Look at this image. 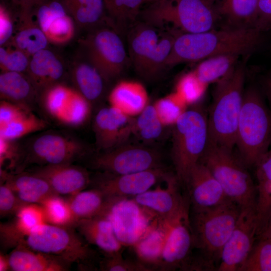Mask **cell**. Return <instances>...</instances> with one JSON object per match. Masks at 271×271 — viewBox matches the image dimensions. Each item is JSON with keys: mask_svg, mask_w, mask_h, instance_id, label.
<instances>
[{"mask_svg": "<svg viewBox=\"0 0 271 271\" xmlns=\"http://www.w3.org/2000/svg\"><path fill=\"white\" fill-rule=\"evenodd\" d=\"M39 204L43 209L47 223L59 226H74L75 222L67 200L60 195H52Z\"/></svg>", "mask_w": 271, "mask_h": 271, "instance_id": "36", "label": "cell"}, {"mask_svg": "<svg viewBox=\"0 0 271 271\" xmlns=\"http://www.w3.org/2000/svg\"><path fill=\"white\" fill-rule=\"evenodd\" d=\"M10 269L14 271H65L70 263L61 258L18 245L8 255Z\"/></svg>", "mask_w": 271, "mask_h": 271, "instance_id": "23", "label": "cell"}, {"mask_svg": "<svg viewBox=\"0 0 271 271\" xmlns=\"http://www.w3.org/2000/svg\"><path fill=\"white\" fill-rule=\"evenodd\" d=\"M47 126L45 121L31 112L0 128V137L15 141L28 134L41 130Z\"/></svg>", "mask_w": 271, "mask_h": 271, "instance_id": "39", "label": "cell"}, {"mask_svg": "<svg viewBox=\"0 0 271 271\" xmlns=\"http://www.w3.org/2000/svg\"><path fill=\"white\" fill-rule=\"evenodd\" d=\"M205 87L191 72L180 79L176 92L188 105L196 103L200 99Z\"/></svg>", "mask_w": 271, "mask_h": 271, "instance_id": "45", "label": "cell"}, {"mask_svg": "<svg viewBox=\"0 0 271 271\" xmlns=\"http://www.w3.org/2000/svg\"><path fill=\"white\" fill-rule=\"evenodd\" d=\"M256 177H261L271 181V146L256 167Z\"/></svg>", "mask_w": 271, "mask_h": 271, "instance_id": "53", "label": "cell"}, {"mask_svg": "<svg viewBox=\"0 0 271 271\" xmlns=\"http://www.w3.org/2000/svg\"><path fill=\"white\" fill-rule=\"evenodd\" d=\"M32 173L45 179L60 195H74L84 190L91 181L85 169L71 164L46 165Z\"/></svg>", "mask_w": 271, "mask_h": 271, "instance_id": "19", "label": "cell"}, {"mask_svg": "<svg viewBox=\"0 0 271 271\" xmlns=\"http://www.w3.org/2000/svg\"><path fill=\"white\" fill-rule=\"evenodd\" d=\"M255 207L243 208L236 225L223 247L218 271H238L250 252L257 236Z\"/></svg>", "mask_w": 271, "mask_h": 271, "instance_id": "14", "label": "cell"}, {"mask_svg": "<svg viewBox=\"0 0 271 271\" xmlns=\"http://www.w3.org/2000/svg\"><path fill=\"white\" fill-rule=\"evenodd\" d=\"M166 182L165 188L159 186L131 198L139 206L163 220L172 219L190 205L189 197L179 191V182L176 175L171 174Z\"/></svg>", "mask_w": 271, "mask_h": 271, "instance_id": "15", "label": "cell"}, {"mask_svg": "<svg viewBox=\"0 0 271 271\" xmlns=\"http://www.w3.org/2000/svg\"><path fill=\"white\" fill-rule=\"evenodd\" d=\"M90 102L75 90L66 106L58 118L65 124L76 126L84 123L90 114Z\"/></svg>", "mask_w": 271, "mask_h": 271, "instance_id": "38", "label": "cell"}, {"mask_svg": "<svg viewBox=\"0 0 271 271\" xmlns=\"http://www.w3.org/2000/svg\"><path fill=\"white\" fill-rule=\"evenodd\" d=\"M186 186L193 210L214 207L229 199L218 181L200 162L191 170Z\"/></svg>", "mask_w": 271, "mask_h": 271, "instance_id": "18", "label": "cell"}, {"mask_svg": "<svg viewBox=\"0 0 271 271\" xmlns=\"http://www.w3.org/2000/svg\"><path fill=\"white\" fill-rule=\"evenodd\" d=\"M72 226L44 223L16 240L15 246L23 245L33 250L58 257L70 264L90 268L95 252Z\"/></svg>", "mask_w": 271, "mask_h": 271, "instance_id": "7", "label": "cell"}, {"mask_svg": "<svg viewBox=\"0 0 271 271\" xmlns=\"http://www.w3.org/2000/svg\"><path fill=\"white\" fill-rule=\"evenodd\" d=\"M271 235V219L269 221L268 224L263 231V232L259 236V238H265Z\"/></svg>", "mask_w": 271, "mask_h": 271, "instance_id": "56", "label": "cell"}, {"mask_svg": "<svg viewBox=\"0 0 271 271\" xmlns=\"http://www.w3.org/2000/svg\"><path fill=\"white\" fill-rule=\"evenodd\" d=\"M172 159L179 183L186 186L209 138L207 116L200 106L186 109L173 125Z\"/></svg>", "mask_w": 271, "mask_h": 271, "instance_id": "8", "label": "cell"}, {"mask_svg": "<svg viewBox=\"0 0 271 271\" xmlns=\"http://www.w3.org/2000/svg\"><path fill=\"white\" fill-rule=\"evenodd\" d=\"M34 1L35 0H20V3L22 4L23 7H24L29 6L32 4Z\"/></svg>", "mask_w": 271, "mask_h": 271, "instance_id": "57", "label": "cell"}, {"mask_svg": "<svg viewBox=\"0 0 271 271\" xmlns=\"http://www.w3.org/2000/svg\"><path fill=\"white\" fill-rule=\"evenodd\" d=\"M19 150L18 146L11 141L0 137V167L2 168L6 163L9 166L15 164L18 156Z\"/></svg>", "mask_w": 271, "mask_h": 271, "instance_id": "50", "label": "cell"}, {"mask_svg": "<svg viewBox=\"0 0 271 271\" xmlns=\"http://www.w3.org/2000/svg\"><path fill=\"white\" fill-rule=\"evenodd\" d=\"M74 89L56 83L45 90L44 105L47 111L58 119L68 103Z\"/></svg>", "mask_w": 271, "mask_h": 271, "instance_id": "42", "label": "cell"}, {"mask_svg": "<svg viewBox=\"0 0 271 271\" xmlns=\"http://www.w3.org/2000/svg\"><path fill=\"white\" fill-rule=\"evenodd\" d=\"M68 14L57 1L41 5L36 13V21L44 33L55 18Z\"/></svg>", "mask_w": 271, "mask_h": 271, "instance_id": "47", "label": "cell"}, {"mask_svg": "<svg viewBox=\"0 0 271 271\" xmlns=\"http://www.w3.org/2000/svg\"><path fill=\"white\" fill-rule=\"evenodd\" d=\"M74 226L88 243L96 246L105 255L122 250L123 245L116 235L112 223L105 216L82 219Z\"/></svg>", "mask_w": 271, "mask_h": 271, "instance_id": "21", "label": "cell"}, {"mask_svg": "<svg viewBox=\"0 0 271 271\" xmlns=\"http://www.w3.org/2000/svg\"><path fill=\"white\" fill-rule=\"evenodd\" d=\"M240 55L223 54L206 58L192 71L199 81L206 86L227 75L237 64Z\"/></svg>", "mask_w": 271, "mask_h": 271, "instance_id": "32", "label": "cell"}, {"mask_svg": "<svg viewBox=\"0 0 271 271\" xmlns=\"http://www.w3.org/2000/svg\"><path fill=\"white\" fill-rule=\"evenodd\" d=\"M92 167L102 172L122 175L163 167L159 152L140 145L124 144L96 156Z\"/></svg>", "mask_w": 271, "mask_h": 271, "instance_id": "10", "label": "cell"}, {"mask_svg": "<svg viewBox=\"0 0 271 271\" xmlns=\"http://www.w3.org/2000/svg\"><path fill=\"white\" fill-rule=\"evenodd\" d=\"M109 25L121 36L140 17L143 0H103Z\"/></svg>", "mask_w": 271, "mask_h": 271, "instance_id": "30", "label": "cell"}, {"mask_svg": "<svg viewBox=\"0 0 271 271\" xmlns=\"http://www.w3.org/2000/svg\"><path fill=\"white\" fill-rule=\"evenodd\" d=\"M244 59L217 81L207 116L209 139L232 150L243 101L245 63Z\"/></svg>", "mask_w": 271, "mask_h": 271, "instance_id": "3", "label": "cell"}, {"mask_svg": "<svg viewBox=\"0 0 271 271\" xmlns=\"http://www.w3.org/2000/svg\"><path fill=\"white\" fill-rule=\"evenodd\" d=\"M261 83L271 106V75L269 74L263 77L261 79Z\"/></svg>", "mask_w": 271, "mask_h": 271, "instance_id": "54", "label": "cell"}, {"mask_svg": "<svg viewBox=\"0 0 271 271\" xmlns=\"http://www.w3.org/2000/svg\"><path fill=\"white\" fill-rule=\"evenodd\" d=\"M10 269L8 256L1 253L0 255V271H6Z\"/></svg>", "mask_w": 271, "mask_h": 271, "instance_id": "55", "label": "cell"}, {"mask_svg": "<svg viewBox=\"0 0 271 271\" xmlns=\"http://www.w3.org/2000/svg\"><path fill=\"white\" fill-rule=\"evenodd\" d=\"M241 210L228 199L214 207L193 210L190 220L194 248L201 252L200 257L194 259L198 269L211 268L215 262L219 263L223 247L236 225Z\"/></svg>", "mask_w": 271, "mask_h": 271, "instance_id": "2", "label": "cell"}, {"mask_svg": "<svg viewBox=\"0 0 271 271\" xmlns=\"http://www.w3.org/2000/svg\"><path fill=\"white\" fill-rule=\"evenodd\" d=\"M67 200L75 224L79 220L103 215L110 198L100 190L92 188L70 196Z\"/></svg>", "mask_w": 271, "mask_h": 271, "instance_id": "27", "label": "cell"}, {"mask_svg": "<svg viewBox=\"0 0 271 271\" xmlns=\"http://www.w3.org/2000/svg\"><path fill=\"white\" fill-rule=\"evenodd\" d=\"M27 71L36 90H45L62 77L64 67L58 56L45 48L31 57Z\"/></svg>", "mask_w": 271, "mask_h": 271, "instance_id": "24", "label": "cell"}, {"mask_svg": "<svg viewBox=\"0 0 271 271\" xmlns=\"http://www.w3.org/2000/svg\"><path fill=\"white\" fill-rule=\"evenodd\" d=\"M188 205L166 222V233L158 269L186 270L194 248Z\"/></svg>", "mask_w": 271, "mask_h": 271, "instance_id": "11", "label": "cell"}, {"mask_svg": "<svg viewBox=\"0 0 271 271\" xmlns=\"http://www.w3.org/2000/svg\"><path fill=\"white\" fill-rule=\"evenodd\" d=\"M238 271H271V239L259 238Z\"/></svg>", "mask_w": 271, "mask_h": 271, "instance_id": "41", "label": "cell"}, {"mask_svg": "<svg viewBox=\"0 0 271 271\" xmlns=\"http://www.w3.org/2000/svg\"><path fill=\"white\" fill-rule=\"evenodd\" d=\"M20 25L11 38L12 46L22 50L29 56L46 48L48 40L33 18L29 9H23Z\"/></svg>", "mask_w": 271, "mask_h": 271, "instance_id": "26", "label": "cell"}, {"mask_svg": "<svg viewBox=\"0 0 271 271\" xmlns=\"http://www.w3.org/2000/svg\"><path fill=\"white\" fill-rule=\"evenodd\" d=\"M258 1L222 0L220 14L236 27L254 28Z\"/></svg>", "mask_w": 271, "mask_h": 271, "instance_id": "34", "label": "cell"}, {"mask_svg": "<svg viewBox=\"0 0 271 271\" xmlns=\"http://www.w3.org/2000/svg\"><path fill=\"white\" fill-rule=\"evenodd\" d=\"M2 176L6 179L5 183L24 204H40L49 196L56 194L45 179L32 172L16 175L4 174Z\"/></svg>", "mask_w": 271, "mask_h": 271, "instance_id": "25", "label": "cell"}, {"mask_svg": "<svg viewBox=\"0 0 271 271\" xmlns=\"http://www.w3.org/2000/svg\"><path fill=\"white\" fill-rule=\"evenodd\" d=\"M265 238H268L271 239V235L270 236H268L267 237H265Z\"/></svg>", "mask_w": 271, "mask_h": 271, "instance_id": "59", "label": "cell"}, {"mask_svg": "<svg viewBox=\"0 0 271 271\" xmlns=\"http://www.w3.org/2000/svg\"><path fill=\"white\" fill-rule=\"evenodd\" d=\"M134 120L111 106L100 109L93 122L97 147L108 151L123 144L132 133Z\"/></svg>", "mask_w": 271, "mask_h": 271, "instance_id": "16", "label": "cell"}, {"mask_svg": "<svg viewBox=\"0 0 271 271\" xmlns=\"http://www.w3.org/2000/svg\"><path fill=\"white\" fill-rule=\"evenodd\" d=\"M31 57L24 52L13 46L0 47V68L2 72L27 71Z\"/></svg>", "mask_w": 271, "mask_h": 271, "instance_id": "44", "label": "cell"}, {"mask_svg": "<svg viewBox=\"0 0 271 271\" xmlns=\"http://www.w3.org/2000/svg\"><path fill=\"white\" fill-rule=\"evenodd\" d=\"M91 181L93 188L109 198L123 199L135 197L149 190L170 176L163 167L137 173L116 175L103 173Z\"/></svg>", "mask_w": 271, "mask_h": 271, "instance_id": "13", "label": "cell"}, {"mask_svg": "<svg viewBox=\"0 0 271 271\" xmlns=\"http://www.w3.org/2000/svg\"><path fill=\"white\" fill-rule=\"evenodd\" d=\"M108 100L110 106L131 117L137 116L149 104L145 87L131 80L118 82L111 89Z\"/></svg>", "mask_w": 271, "mask_h": 271, "instance_id": "22", "label": "cell"}, {"mask_svg": "<svg viewBox=\"0 0 271 271\" xmlns=\"http://www.w3.org/2000/svg\"><path fill=\"white\" fill-rule=\"evenodd\" d=\"M254 28L261 32L271 29V0H259Z\"/></svg>", "mask_w": 271, "mask_h": 271, "instance_id": "51", "label": "cell"}, {"mask_svg": "<svg viewBox=\"0 0 271 271\" xmlns=\"http://www.w3.org/2000/svg\"><path fill=\"white\" fill-rule=\"evenodd\" d=\"M166 233V222L159 219L133 246L139 261L153 269H158Z\"/></svg>", "mask_w": 271, "mask_h": 271, "instance_id": "29", "label": "cell"}, {"mask_svg": "<svg viewBox=\"0 0 271 271\" xmlns=\"http://www.w3.org/2000/svg\"><path fill=\"white\" fill-rule=\"evenodd\" d=\"M261 34L253 27L214 29L197 33L180 32L167 58L166 68L201 61L217 55L246 54L260 45Z\"/></svg>", "mask_w": 271, "mask_h": 271, "instance_id": "1", "label": "cell"}, {"mask_svg": "<svg viewBox=\"0 0 271 271\" xmlns=\"http://www.w3.org/2000/svg\"><path fill=\"white\" fill-rule=\"evenodd\" d=\"M256 199L255 211L257 222V236L259 237L266 228L271 219V181L256 177Z\"/></svg>", "mask_w": 271, "mask_h": 271, "instance_id": "37", "label": "cell"}, {"mask_svg": "<svg viewBox=\"0 0 271 271\" xmlns=\"http://www.w3.org/2000/svg\"><path fill=\"white\" fill-rule=\"evenodd\" d=\"M29 77L23 73L2 72L0 75V96L7 100L27 106L25 102L36 91Z\"/></svg>", "mask_w": 271, "mask_h": 271, "instance_id": "31", "label": "cell"}, {"mask_svg": "<svg viewBox=\"0 0 271 271\" xmlns=\"http://www.w3.org/2000/svg\"><path fill=\"white\" fill-rule=\"evenodd\" d=\"M122 251L105 257L99 263V268L105 271H151L149 266L138 261L124 258Z\"/></svg>", "mask_w": 271, "mask_h": 271, "instance_id": "46", "label": "cell"}, {"mask_svg": "<svg viewBox=\"0 0 271 271\" xmlns=\"http://www.w3.org/2000/svg\"><path fill=\"white\" fill-rule=\"evenodd\" d=\"M199 162L204 164L222 186L226 196L241 209L255 207L256 186L246 166L232 150L220 146L208 138Z\"/></svg>", "mask_w": 271, "mask_h": 271, "instance_id": "6", "label": "cell"}, {"mask_svg": "<svg viewBox=\"0 0 271 271\" xmlns=\"http://www.w3.org/2000/svg\"><path fill=\"white\" fill-rule=\"evenodd\" d=\"M148 211L132 199L111 198L102 215L111 222L123 245H133L156 224L148 225Z\"/></svg>", "mask_w": 271, "mask_h": 271, "instance_id": "12", "label": "cell"}, {"mask_svg": "<svg viewBox=\"0 0 271 271\" xmlns=\"http://www.w3.org/2000/svg\"><path fill=\"white\" fill-rule=\"evenodd\" d=\"M14 26L9 13L2 6L0 7V45L6 44L13 36Z\"/></svg>", "mask_w": 271, "mask_h": 271, "instance_id": "52", "label": "cell"}, {"mask_svg": "<svg viewBox=\"0 0 271 271\" xmlns=\"http://www.w3.org/2000/svg\"><path fill=\"white\" fill-rule=\"evenodd\" d=\"M83 43L88 61L105 81L119 77L130 63L122 36L111 26L93 29Z\"/></svg>", "mask_w": 271, "mask_h": 271, "instance_id": "9", "label": "cell"}, {"mask_svg": "<svg viewBox=\"0 0 271 271\" xmlns=\"http://www.w3.org/2000/svg\"><path fill=\"white\" fill-rule=\"evenodd\" d=\"M134 118L132 133L146 141L155 140L165 127L160 120L154 105L149 104Z\"/></svg>", "mask_w": 271, "mask_h": 271, "instance_id": "35", "label": "cell"}, {"mask_svg": "<svg viewBox=\"0 0 271 271\" xmlns=\"http://www.w3.org/2000/svg\"><path fill=\"white\" fill-rule=\"evenodd\" d=\"M235 146L247 167H256L271 146V110L254 87L244 93Z\"/></svg>", "mask_w": 271, "mask_h": 271, "instance_id": "4", "label": "cell"}, {"mask_svg": "<svg viewBox=\"0 0 271 271\" xmlns=\"http://www.w3.org/2000/svg\"><path fill=\"white\" fill-rule=\"evenodd\" d=\"M269 74H270V75H271V73H270Z\"/></svg>", "mask_w": 271, "mask_h": 271, "instance_id": "60", "label": "cell"}, {"mask_svg": "<svg viewBox=\"0 0 271 271\" xmlns=\"http://www.w3.org/2000/svg\"><path fill=\"white\" fill-rule=\"evenodd\" d=\"M158 0H143V5L144 4H151L153 3H154Z\"/></svg>", "mask_w": 271, "mask_h": 271, "instance_id": "58", "label": "cell"}, {"mask_svg": "<svg viewBox=\"0 0 271 271\" xmlns=\"http://www.w3.org/2000/svg\"><path fill=\"white\" fill-rule=\"evenodd\" d=\"M219 14L213 0H158L140 17L161 29L171 24L183 33H197L214 29Z\"/></svg>", "mask_w": 271, "mask_h": 271, "instance_id": "5", "label": "cell"}, {"mask_svg": "<svg viewBox=\"0 0 271 271\" xmlns=\"http://www.w3.org/2000/svg\"><path fill=\"white\" fill-rule=\"evenodd\" d=\"M24 203L21 202L17 195L6 183L0 186V215L1 217L16 213Z\"/></svg>", "mask_w": 271, "mask_h": 271, "instance_id": "49", "label": "cell"}, {"mask_svg": "<svg viewBox=\"0 0 271 271\" xmlns=\"http://www.w3.org/2000/svg\"><path fill=\"white\" fill-rule=\"evenodd\" d=\"M30 112L28 108L26 106L2 100L0 103V128Z\"/></svg>", "mask_w": 271, "mask_h": 271, "instance_id": "48", "label": "cell"}, {"mask_svg": "<svg viewBox=\"0 0 271 271\" xmlns=\"http://www.w3.org/2000/svg\"><path fill=\"white\" fill-rule=\"evenodd\" d=\"M31 152L35 159L46 165L71 164L82 156L85 149L71 137L57 133H46L33 142Z\"/></svg>", "mask_w": 271, "mask_h": 271, "instance_id": "17", "label": "cell"}, {"mask_svg": "<svg viewBox=\"0 0 271 271\" xmlns=\"http://www.w3.org/2000/svg\"><path fill=\"white\" fill-rule=\"evenodd\" d=\"M145 21H137L127 32L130 63L140 75L154 54L163 32Z\"/></svg>", "mask_w": 271, "mask_h": 271, "instance_id": "20", "label": "cell"}, {"mask_svg": "<svg viewBox=\"0 0 271 271\" xmlns=\"http://www.w3.org/2000/svg\"><path fill=\"white\" fill-rule=\"evenodd\" d=\"M73 79L77 90L90 102L101 95L105 81L97 68L89 61L80 62L74 68Z\"/></svg>", "mask_w": 271, "mask_h": 271, "instance_id": "33", "label": "cell"}, {"mask_svg": "<svg viewBox=\"0 0 271 271\" xmlns=\"http://www.w3.org/2000/svg\"><path fill=\"white\" fill-rule=\"evenodd\" d=\"M75 22L66 14L54 19L44 34L49 42L62 45L69 42L74 37Z\"/></svg>", "mask_w": 271, "mask_h": 271, "instance_id": "43", "label": "cell"}, {"mask_svg": "<svg viewBox=\"0 0 271 271\" xmlns=\"http://www.w3.org/2000/svg\"><path fill=\"white\" fill-rule=\"evenodd\" d=\"M153 105L165 126H173L186 110L187 106L176 92L158 99Z\"/></svg>", "mask_w": 271, "mask_h": 271, "instance_id": "40", "label": "cell"}, {"mask_svg": "<svg viewBox=\"0 0 271 271\" xmlns=\"http://www.w3.org/2000/svg\"><path fill=\"white\" fill-rule=\"evenodd\" d=\"M67 14L82 28L95 29L104 21L109 24L103 0H60Z\"/></svg>", "mask_w": 271, "mask_h": 271, "instance_id": "28", "label": "cell"}]
</instances>
